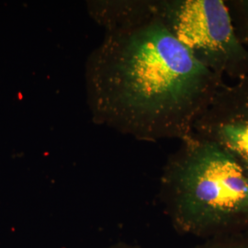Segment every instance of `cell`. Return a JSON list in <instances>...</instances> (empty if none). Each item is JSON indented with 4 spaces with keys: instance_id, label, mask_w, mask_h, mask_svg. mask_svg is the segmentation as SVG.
<instances>
[{
    "instance_id": "cell-1",
    "label": "cell",
    "mask_w": 248,
    "mask_h": 248,
    "mask_svg": "<svg viewBox=\"0 0 248 248\" xmlns=\"http://www.w3.org/2000/svg\"><path fill=\"white\" fill-rule=\"evenodd\" d=\"M223 85L155 11L140 23L108 31L86 64L94 122L146 142L190 136Z\"/></svg>"
},
{
    "instance_id": "cell-2",
    "label": "cell",
    "mask_w": 248,
    "mask_h": 248,
    "mask_svg": "<svg viewBox=\"0 0 248 248\" xmlns=\"http://www.w3.org/2000/svg\"><path fill=\"white\" fill-rule=\"evenodd\" d=\"M160 199L173 227L202 241L248 231V175L194 133L167 161Z\"/></svg>"
},
{
    "instance_id": "cell-3",
    "label": "cell",
    "mask_w": 248,
    "mask_h": 248,
    "mask_svg": "<svg viewBox=\"0 0 248 248\" xmlns=\"http://www.w3.org/2000/svg\"><path fill=\"white\" fill-rule=\"evenodd\" d=\"M155 14L198 62L215 74L248 77V48L240 42L225 0L153 1Z\"/></svg>"
},
{
    "instance_id": "cell-4",
    "label": "cell",
    "mask_w": 248,
    "mask_h": 248,
    "mask_svg": "<svg viewBox=\"0 0 248 248\" xmlns=\"http://www.w3.org/2000/svg\"><path fill=\"white\" fill-rule=\"evenodd\" d=\"M193 133L222 148L248 175V77L218 90Z\"/></svg>"
},
{
    "instance_id": "cell-5",
    "label": "cell",
    "mask_w": 248,
    "mask_h": 248,
    "mask_svg": "<svg viewBox=\"0 0 248 248\" xmlns=\"http://www.w3.org/2000/svg\"><path fill=\"white\" fill-rule=\"evenodd\" d=\"M90 11L108 31L133 26L154 15L153 1H123L93 4Z\"/></svg>"
},
{
    "instance_id": "cell-6",
    "label": "cell",
    "mask_w": 248,
    "mask_h": 248,
    "mask_svg": "<svg viewBox=\"0 0 248 248\" xmlns=\"http://www.w3.org/2000/svg\"><path fill=\"white\" fill-rule=\"evenodd\" d=\"M240 42L248 48V0H225Z\"/></svg>"
},
{
    "instance_id": "cell-7",
    "label": "cell",
    "mask_w": 248,
    "mask_h": 248,
    "mask_svg": "<svg viewBox=\"0 0 248 248\" xmlns=\"http://www.w3.org/2000/svg\"><path fill=\"white\" fill-rule=\"evenodd\" d=\"M192 248H248V231L229 236L202 241Z\"/></svg>"
},
{
    "instance_id": "cell-8",
    "label": "cell",
    "mask_w": 248,
    "mask_h": 248,
    "mask_svg": "<svg viewBox=\"0 0 248 248\" xmlns=\"http://www.w3.org/2000/svg\"><path fill=\"white\" fill-rule=\"evenodd\" d=\"M108 248H142L138 247V246H135V245H131V244H126V243H118L112 247H109Z\"/></svg>"
}]
</instances>
